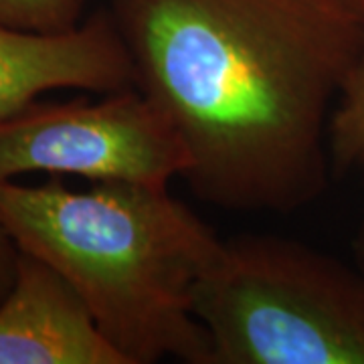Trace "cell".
<instances>
[{"label":"cell","mask_w":364,"mask_h":364,"mask_svg":"<svg viewBox=\"0 0 364 364\" xmlns=\"http://www.w3.org/2000/svg\"><path fill=\"white\" fill-rule=\"evenodd\" d=\"M107 13L198 198L294 213L324 191L330 112L364 49L344 0H112Z\"/></svg>","instance_id":"1"},{"label":"cell","mask_w":364,"mask_h":364,"mask_svg":"<svg viewBox=\"0 0 364 364\" xmlns=\"http://www.w3.org/2000/svg\"><path fill=\"white\" fill-rule=\"evenodd\" d=\"M0 181V225L16 247L77 291L128 364H210L193 312L198 279L223 239L168 184L91 182L71 191Z\"/></svg>","instance_id":"2"},{"label":"cell","mask_w":364,"mask_h":364,"mask_svg":"<svg viewBox=\"0 0 364 364\" xmlns=\"http://www.w3.org/2000/svg\"><path fill=\"white\" fill-rule=\"evenodd\" d=\"M210 364H364V273L298 241H223L195 287Z\"/></svg>","instance_id":"3"},{"label":"cell","mask_w":364,"mask_h":364,"mask_svg":"<svg viewBox=\"0 0 364 364\" xmlns=\"http://www.w3.org/2000/svg\"><path fill=\"white\" fill-rule=\"evenodd\" d=\"M191 158L162 107L138 87L100 100H37L0 117V181L31 172L90 182L170 184Z\"/></svg>","instance_id":"4"},{"label":"cell","mask_w":364,"mask_h":364,"mask_svg":"<svg viewBox=\"0 0 364 364\" xmlns=\"http://www.w3.org/2000/svg\"><path fill=\"white\" fill-rule=\"evenodd\" d=\"M128 87H136L134 65L109 13L93 14L63 33L0 25V117L49 91Z\"/></svg>","instance_id":"5"},{"label":"cell","mask_w":364,"mask_h":364,"mask_svg":"<svg viewBox=\"0 0 364 364\" xmlns=\"http://www.w3.org/2000/svg\"><path fill=\"white\" fill-rule=\"evenodd\" d=\"M0 364H128L65 279L21 251L0 301Z\"/></svg>","instance_id":"6"},{"label":"cell","mask_w":364,"mask_h":364,"mask_svg":"<svg viewBox=\"0 0 364 364\" xmlns=\"http://www.w3.org/2000/svg\"><path fill=\"white\" fill-rule=\"evenodd\" d=\"M328 154L336 168H364V49L340 83L328 119Z\"/></svg>","instance_id":"7"},{"label":"cell","mask_w":364,"mask_h":364,"mask_svg":"<svg viewBox=\"0 0 364 364\" xmlns=\"http://www.w3.org/2000/svg\"><path fill=\"white\" fill-rule=\"evenodd\" d=\"M87 0H0V25L31 33H63L83 23Z\"/></svg>","instance_id":"8"},{"label":"cell","mask_w":364,"mask_h":364,"mask_svg":"<svg viewBox=\"0 0 364 364\" xmlns=\"http://www.w3.org/2000/svg\"><path fill=\"white\" fill-rule=\"evenodd\" d=\"M18 257H21V249L16 247L9 231L0 225V301L13 287Z\"/></svg>","instance_id":"9"},{"label":"cell","mask_w":364,"mask_h":364,"mask_svg":"<svg viewBox=\"0 0 364 364\" xmlns=\"http://www.w3.org/2000/svg\"><path fill=\"white\" fill-rule=\"evenodd\" d=\"M344 2H346L358 16H363L364 18V0H344Z\"/></svg>","instance_id":"10"},{"label":"cell","mask_w":364,"mask_h":364,"mask_svg":"<svg viewBox=\"0 0 364 364\" xmlns=\"http://www.w3.org/2000/svg\"><path fill=\"white\" fill-rule=\"evenodd\" d=\"M356 249H358V257H360V263H363V273H364V229H363V235H360V239H358V243H356Z\"/></svg>","instance_id":"11"}]
</instances>
